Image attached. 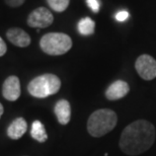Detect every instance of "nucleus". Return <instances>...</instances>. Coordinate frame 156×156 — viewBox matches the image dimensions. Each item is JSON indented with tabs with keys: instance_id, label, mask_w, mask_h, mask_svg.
Returning <instances> with one entry per match:
<instances>
[{
	"instance_id": "nucleus-1",
	"label": "nucleus",
	"mask_w": 156,
	"mask_h": 156,
	"mask_svg": "<svg viewBox=\"0 0 156 156\" xmlns=\"http://www.w3.org/2000/svg\"><path fill=\"white\" fill-rule=\"evenodd\" d=\"M155 137L153 125L146 120H138L125 128L119 145L125 154L136 156L149 150L154 144Z\"/></svg>"
},
{
	"instance_id": "nucleus-15",
	"label": "nucleus",
	"mask_w": 156,
	"mask_h": 156,
	"mask_svg": "<svg viewBox=\"0 0 156 156\" xmlns=\"http://www.w3.org/2000/svg\"><path fill=\"white\" fill-rule=\"evenodd\" d=\"M86 3H87V5H88V7L91 9L94 13H98L99 11V7H101V2H99V0H86Z\"/></svg>"
},
{
	"instance_id": "nucleus-11",
	"label": "nucleus",
	"mask_w": 156,
	"mask_h": 156,
	"mask_svg": "<svg viewBox=\"0 0 156 156\" xmlns=\"http://www.w3.org/2000/svg\"><path fill=\"white\" fill-rule=\"evenodd\" d=\"M27 130V121L23 118H17L9 125L7 129V136L12 140L21 138Z\"/></svg>"
},
{
	"instance_id": "nucleus-4",
	"label": "nucleus",
	"mask_w": 156,
	"mask_h": 156,
	"mask_svg": "<svg viewBox=\"0 0 156 156\" xmlns=\"http://www.w3.org/2000/svg\"><path fill=\"white\" fill-rule=\"evenodd\" d=\"M40 47L42 51L48 55H63L72 48V40L66 34L49 33L42 37Z\"/></svg>"
},
{
	"instance_id": "nucleus-19",
	"label": "nucleus",
	"mask_w": 156,
	"mask_h": 156,
	"mask_svg": "<svg viewBox=\"0 0 156 156\" xmlns=\"http://www.w3.org/2000/svg\"><path fill=\"white\" fill-rule=\"evenodd\" d=\"M3 112H4V108H3V105L0 104V118L2 117V115H3Z\"/></svg>"
},
{
	"instance_id": "nucleus-14",
	"label": "nucleus",
	"mask_w": 156,
	"mask_h": 156,
	"mask_svg": "<svg viewBox=\"0 0 156 156\" xmlns=\"http://www.w3.org/2000/svg\"><path fill=\"white\" fill-rule=\"evenodd\" d=\"M49 6L57 12H63L67 9L70 0H47Z\"/></svg>"
},
{
	"instance_id": "nucleus-6",
	"label": "nucleus",
	"mask_w": 156,
	"mask_h": 156,
	"mask_svg": "<svg viewBox=\"0 0 156 156\" xmlns=\"http://www.w3.org/2000/svg\"><path fill=\"white\" fill-rule=\"evenodd\" d=\"M54 20L52 12L46 7H38L33 10L27 17V24L30 27L45 29L51 26Z\"/></svg>"
},
{
	"instance_id": "nucleus-9",
	"label": "nucleus",
	"mask_w": 156,
	"mask_h": 156,
	"mask_svg": "<svg viewBox=\"0 0 156 156\" xmlns=\"http://www.w3.org/2000/svg\"><path fill=\"white\" fill-rule=\"evenodd\" d=\"M6 37L11 44L20 48H26L30 44V37L29 34L18 27L9 29L6 33Z\"/></svg>"
},
{
	"instance_id": "nucleus-3",
	"label": "nucleus",
	"mask_w": 156,
	"mask_h": 156,
	"mask_svg": "<svg viewBox=\"0 0 156 156\" xmlns=\"http://www.w3.org/2000/svg\"><path fill=\"white\" fill-rule=\"evenodd\" d=\"M61 80L58 76L47 73L34 78L27 85V91L37 98H45L59 91Z\"/></svg>"
},
{
	"instance_id": "nucleus-12",
	"label": "nucleus",
	"mask_w": 156,
	"mask_h": 156,
	"mask_svg": "<svg viewBox=\"0 0 156 156\" xmlns=\"http://www.w3.org/2000/svg\"><path fill=\"white\" fill-rule=\"evenodd\" d=\"M30 136L40 143H44V142L47 141V139H48V135H47L46 129H45V127H44L42 122L35 121L32 124Z\"/></svg>"
},
{
	"instance_id": "nucleus-8",
	"label": "nucleus",
	"mask_w": 156,
	"mask_h": 156,
	"mask_svg": "<svg viewBox=\"0 0 156 156\" xmlns=\"http://www.w3.org/2000/svg\"><path fill=\"white\" fill-rule=\"evenodd\" d=\"M130 91V87L126 81L117 80L111 84L105 90V98L108 101H118L125 98Z\"/></svg>"
},
{
	"instance_id": "nucleus-7",
	"label": "nucleus",
	"mask_w": 156,
	"mask_h": 156,
	"mask_svg": "<svg viewBox=\"0 0 156 156\" xmlns=\"http://www.w3.org/2000/svg\"><path fill=\"white\" fill-rule=\"evenodd\" d=\"M2 94L5 99L15 101L20 96V82L18 77L12 75L5 79L2 86Z\"/></svg>"
},
{
	"instance_id": "nucleus-18",
	"label": "nucleus",
	"mask_w": 156,
	"mask_h": 156,
	"mask_svg": "<svg viewBox=\"0 0 156 156\" xmlns=\"http://www.w3.org/2000/svg\"><path fill=\"white\" fill-rule=\"evenodd\" d=\"M6 51H7V47H6V44L4 43V41L0 38V57H2V56L6 53Z\"/></svg>"
},
{
	"instance_id": "nucleus-2",
	"label": "nucleus",
	"mask_w": 156,
	"mask_h": 156,
	"mask_svg": "<svg viewBox=\"0 0 156 156\" xmlns=\"http://www.w3.org/2000/svg\"><path fill=\"white\" fill-rule=\"evenodd\" d=\"M118 122L117 114L110 108H101L90 115L87 131L92 137H102L115 129Z\"/></svg>"
},
{
	"instance_id": "nucleus-13",
	"label": "nucleus",
	"mask_w": 156,
	"mask_h": 156,
	"mask_svg": "<svg viewBox=\"0 0 156 156\" xmlns=\"http://www.w3.org/2000/svg\"><path fill=\"white\" fill-rule=\"evenodd\" d=\"M78 32L83 36H89L94 33L95 23L90 17H84L79 20L77 26Z\"/></svg>"
},
{
	"instance_id": "nucleus-17",
	"label": "nucleus",
	"mask_w": 156,
	"mask_h": 156,
	"mask_svg": "<svg viewBox=\"0 0 156 156\" xmlns=\"http://www.w3.org/2000/svg\"><path fill=\"white\" fill-rule=\"evenodd\" d=\"M128 17H129V12L126 10H120L116 14V20L118 21H125Z\"/></svg>"
},
{
	"instance_id": "nucleus-10",
	"label": "nucleus",
	"mask_w": 156,
	"mask_h": 156,
	"mask_svg": "<svg viewBox=\"0 0 156 156\" xmlns=\"http://www.w3.org/2000/svg\"><path fill=\"white\" fill-rule=\"evenodd\" d=\"M55 115L58 122L61 125H67L71 119V107L69 101L66 99H60L55 105Z\"/></svg>"
},
{
	"instance_id": "nucleus-16",
	"label": "nucleus",
	"mask_w": 156,
	"mask_h": 156,
	"mask_svg": "<svg viewBox=\"0 0 156 156\" xmlns=\"http://www.w3.org/2000/svg\"><path fill=\"white\" fill-rule=\"evenodd\" d=\"M4 1L9 7H18V6L23 5L26 2V0H4Z\"/></svg>"
},
{
	"instance_id": "nucleus-5",
	"label": "nucleus",
	"mask_w": 156,
	"mask_h": 156,
	"mask_svg": "<svg viewBox=\"0 0 156 156\" xmlns=\"http://www.w3.org/2000/svg\"><path fill=\"white\" fill-rule=\"evenodd\" d=\"M137 73L144 80H152L156 77V60L150 55H141L136 60Z\"/></svg>"
}]
</instances>
